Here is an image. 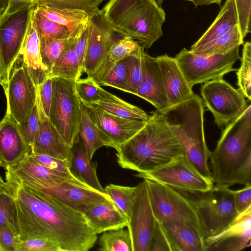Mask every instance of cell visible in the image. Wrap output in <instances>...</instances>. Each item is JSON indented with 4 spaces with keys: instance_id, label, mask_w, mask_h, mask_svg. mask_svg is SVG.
<instances>
[{
    "instance_id": "1",
    "label": "cell",
    "mask_w": 251,
    "mask_h": 251,
    "mask_svg": "<svg viewBox=\"0 0 251 251\" xmlns=\"http://www.w3.org/2000/svg\"><path fill=\"white\" fill-rule=\"evenodd\" d=\"M7 187L15 200L20 240L44 238L61 251H88L97 235L83 213L23 185L5 171Z\"/></svg>"
},
{
    "instance_id": "2",
    "label": "cell",
    "mask_w": 251,
    "mask_h": 251,
    "mask_svg": "<svg viewBox=\"0 0 251 251\" xmlns=\"http://www.w3.org/2000/svg\"><path fill=\"white\" fill-rule=\"evenodd\" d=\"M209 160L216 184H251V104L226 126Z\"/></svg>"
},
{
    "instance_id": "3",
    "label": "cell",
    "mask_w": 251,
    "mask_h": 251,
    "mask_svg": "<svg viewBox=\"0 0 251 251\" xmlns=\"http://www.w3.org/2000/svg\"><path fill=\"white\" fill-rule=\"evenodd\" d=\"M117 162L123 168L144 173L173 158L185 155L163 116L157 111L144 127L117 151Z\"/></svg>"
},
{
    "instance_id": "4",
    "label": "cell",
    "mask_w": 251,
    "mask_h": 251,
    "mask_svg": "<svg viewBox=\"0 0 251 251\" xmlns=\"http://www.w3.org/2000/svg\"><path fill=\"white\" fill-rule=\"evenodd\" d=\"M100 11L115 28L144 49L163 35L166 13L156 0H109Z\"/></svg>"
},
{
    "instance_id": "5",
    "label": "cell",
    "mask_w": 251,
    "mask_h": 251,
    "mask_svg": "<svg viewBox=\"0 0 251 251\" xmlns=\"http://www.w3.org/2000/svg\"><path fill=\"white\" fill-rule=\"evenodd\" d=\"M158 112L163 116L187 157L202 175L213 180L208 163L210 151L205 139L202 99L194 94L185 101Z\"/></svg>"
},
{
    "instance_id": "6",
    "label": "cell",
    "mask_w": 251,
    "mask_h": 251,
    "mask_svg": "<svg viewBox=\"0 0 251 251\" xmlns=\"http://www.w3.org/2000/svg\"><path fill=\"white\" fill-rule=\"evenodd\" d=\"M35 5L34 1L12 0L9 9L0 19V85L4 91L20 55Z\"/></svg>"
},
{
    "instance_id": "7",
    "label": "cell",
    "mask_w": 251,
    "mask_h": 251,
    "mask_svg": "<svg viewBox=\"0 0 251 251\" xmlns=\"http://www.w3.org/2000/svg\"><path fill=\"white\" fill-rule=\"evenodd\" d=\"M145 179L153 214L160 223L168 222L185 225L203 238L198 210L194 201L170 187Z\"/></svg>"
},
{
    "instance_id": "8",
    "label": "cell",
    "mask_w": 251,
    "mask_h": 251,
    "mask_svg": "<svg viewBox=\"0 0 251 251\" xmlns=\"http://www.w3.org/2000/svg\"><path fill=\"white\" fill-rule=\"evenodd\" d=\"M52 94L48 117L65 142L72 148L78 135L80 100L75 81L51 77Z\"/></svg>"
},
{
    "instance_id": "9",
    "label": "cell",
    "mask_w": 251,
    "mask_h": 251,
    "mask_svg": "<svg viewBox=\"0 0 251 251\" xmlns=\"http://www.w3.org/2000/svg\"><path fill=\"white\" fill-rule=\"evenodd\" d=\"M184 194L195 203L204 238L224 231L238 215L228 187L216 184L205 193Z\"/></svg>"
},
{
    "instance_id": "10",
    "label": "cell",
    "mask_w": 251,
    "mask_h": 251,
    "mask_svg": "<svg viewBox=\"0 0 251 251\" xmlns=\"http://www.w3.org/2000/svg\"><path fill=\"white\" fill-rule=\"evenodd\" d=\"M7 171L25 186L44 194L83 213L96 204L112 201L106 193L100 192L77 178L60 181L20 178Z\"/></svg>"
},
{
    "instance_id": "11",
    "label": "cell",
    "mask_w": 251,
    "mask_h": 251,
    "mask_svg": "<svg viewBox=\"0 0 251 251\" xmlns=\"http://www.w3.org/2000/svg\"><path fill=\"white\" fill-rule=\"evenodd\" d=\"M135 176L191 194L205 193L214 183L202 175L185 155L178 156L153 170L138 173Z\"/></svg>"
},
{
    "instance_id": "12",
    "label": "cell",
    "mask_w": 251,
    "mask_h": 251,
    "mask_svg": "<svg viewBox=\"0 0 251 251\" xmlns=\"http://www.w3.org/2000/svg\"><path fill=\"white\" fill-rule=\"evenodd\" d=\"M239 47L225 54L209 56L196 55L183 48L175 58L187 82L193 88L196 84L223 77L230 72L237 71L233 66L240 60Z\"/></svg>"
},
{
    "instance_id": "13",
    "label": "cell",
    "mask_w": 251,
    "mask_h": 251,
    "mask_svg": "<svg viewBox=\"0 0 251 251\" xmlns=\"http://www.w3.org/2000/svg\"><path fill=\"white\" fill-rule=\"evenodd\" d=\"M202 102L219 128L235 120L248 106L245 96L223 77L208 81L201 89Z\"/></svg>"
},
{
    "instance_id": "14",
    "label": "cell",
    "mask_w": 251,
    "mask_h": 251,
    "mask_svg": "<svg viewBox=\"0 0 251 251\" xmlns=\"http://www.w3.org/2000/svg\"><path fill=\"white\" fill-rule=\"evenodd\" d=\"M125 36L104 18L100 10L90 15L84 72L92 77L105 61L111 46Z\"/></svg>"
},
{
    "instance_id": "15",
    "label": "cell",
    "mask_w": 251,
    "mask_h": 251,
    "mask_svg": "<svg viewBox=\"0 0 251 251\" xmlns=\"http://www.w3.org/2000/svg\"><path fill=\"white\" fill-rule=\"evenodd\" d=\"M21 63L20 66L14 65L4 91L7 101L6 114L17 124L31 111L38 97V88L22 61Z\"/></svg>"
},
{
    "instance_id": "16",
    "label": "cell",
    "mask_w": 251,
    "mask_h": 251,
    "mask_svg": "<svg viewBox=\"0 0 251 251\" xmlns=\"http://www.w3.org/2000/svg\"><path fill=\"white\" fill-rule=\"evenodd\" d=\"M156 220L152 209L147 183L138 184V191L131 220L127 226L133 251H149Z\"/></svg>"
},
{
    "instance_id": "17",
    "label": "cell",
    "mask_w": 251,
    "mask_h": 251,
    "mask_svg": "<svg viewBox=\"0 0 251 251\" xmlns=\"http://www.w3.org/2000/svg\"><path fill=\"white\" fill-rule=\"evenodd\" d=\"M83 103L91 120L113 142L116 151L141 129L147 122L119 117L106 112L96 104Z\"/></svg>"
},
{
    "instance_id": "18",
    "label": "cell",
    "mask_w": 251,
    "mask_h": 251,
    "mask_svg": "<svg viewBox=\"0 0 251 251\" xmlns=\"http://www.w3.org/2000/svg\"><path fill=\"white\" fill-rule=\"evenodd\" d=\"M39 112V126L31 151L48 155L68 161L71 163L72 148L65 142L61 135L46 114L41 105L38 92Z\"/></svg>"
},
{
    "instance_id": "19",
    "label": "cell",
    "mask_w": 251,
    "mask_h": 251,
    "mask_svg": "<svg viewBox=\"0 0 251 251\" xmlns=\"http://www.w3.org/2000/svg\"><path fill=\"white\" fill-rule=\"evenodd\" d=\"M136 96L161 111L170 106L156 57L145 52L142 77Z\"/></svg>"
},
{
    "instance_id": "20",
    "label": "cell",
    "mask_w": 251,
    "mask_h": 251,
    "mask_svg": "<svg viewBox=\"0 0 251 251\" xmlns=\"http://www.w3.org/2000/svg\"><path fill=\"white\" fill-rule=\"evenodd\" d=\"M170 105L192 98L194 93L179 67L176 58L165 54L156 57Z\"/></svg>"
},
{
    "instance_id": "21",
    "label": "cell",
    "mask_w": 251,
    "mask_h": 251,
    "mask_svg": "<svg viewBox=\"0 0 251 251\" xmlns=\"http://www.w3.org/2000/svg\"><path fill=\"white\" fill-rule=\"evenodd\" d=\"M31 151L22 136L17 124L5 114L0 122V167L6 170Z\"/></svg>"
},
{
    "instance_id": "22",
    "label": "cell",
    "mask_w": 251,
    "mask_h": 251,
    "mask_svg": "<svg viewBox=\"0 0 251 251\" xmlns=\"http://www.w3.org/2000/svg\"><path fill=\"white\" fill-rule=\"evenodd\" d=\"M21 60L32 77L37 88L50 73L42 61L40 40L31 20L21 52Z\"/></svg>"
},
{
    "instance_id": "23",
    "label": "cell",
    "mask_w": 251,
    "mask_h": 251,
    "mask_svg": "<svg viewBox=\"0 0 251 251\" xmlns=\"http://www.w3.org/2000/svg\"><path fill=\"white\" fill-rule=\"evenodd\" d=\"M90 226L97 234L127 227L128 223L112 201L96 204L84 213Z\"/></svg>"
},
{
    "instance_id": "24",
    "label": "cell",
    "mask_w": 251,
    "mask_h": 251,
    "mask_svg": "<svg viewBox=\"0 0 251 251\" xmlns=\"http://www.w3.org/2000/svg\"><path fill=\"white\" fill-rule=\"evenodd\" d=\"M70 171L77 179L92 188L106 193L97 174L98 162H91L87 156L81 140L78 135L72 148Z\"/></svg>"
},
{
    "instance_id": "25",
    "label": "cell",
    "mask_w": 251,
    "mask_h": 251,
    "mask_svg": "<svg viewBox=\"0 0 251 251\" xmlns=\"http://www.w3.org/2000/svg\"><path fill=\"white\" fill-rule=\"evenodd\" d=\"M37 9L49 19L66 26L70 38H76L87 26L90 15L78 9H58L36 5Z\"/></svg>"
},
{
    "instance_id": "26",
    "label": "cell",
    "mask_w": 251,
    "mask_h": 251,
    "mask_svg": "<svg viewBox=\"0 0 251 251\" xmlns=\"http://www.w3.org/2000/svg\"><path fill=\"white\" fill-rule=\"evenodd\" d=\"M16 177L32 178L45 181H60L75 178L71 173L50 169L36 162L29 153L6 170Z\"/></svg>"
},
{
    "instance_id": "27",
    "label": "cell",
    "mask_w": 251,
    "mask_h": 251,
    "mask_svg": "<svg viewBox=\"0 0 251 251\" xmlns=\"http://www.w3.org/2000/svg\"><path fill=\"white\" fill-rule=\"evenodd\" d=\"M81 120L78 134L88 159L91 161L95 151L102 147H116L113 142L93 122L80 100Z\"/></svg>"
},
{
    "instance_id": "28",
    "label": "cell",
    "mask_w": 251,
    "mask_h": 251,
    "mask_svg": "<svg viewBox=\"0 0 251 251\" xmlns=\"http://www.w3.org/2000/svg\"><path fill=\"white\" fill-rule=\"evenodd\" d=\"M160 223L173 245L174 251H205L204 238L191 228L177 223Z\"/></svg>"
},
{
    "instance_id": "29",
    "label": "cell",
    "mask_w": 251,
    "mask_h": 251,
    "mask_svg": "<svg viewBox=\"0 0 251 251\" xmlns=\"http://www.w3.org/2000/svg\"><path fill=\"white\" fill-rule=\"evenodd\" d=\"M238 25L234 0H226L217 17L202 36L191 47L193 51L231 29Z\"/></svg>"
},
{
    "instance_id": "30",
    "label": "cell",
    "mask_w": 251,
    "mask_h": 251,
    "mask_svg": "<svg viewBox=\"0 0 251 251\" xmlns=\"http://www.w3.org/2000/svg\"><path fill=\"white\" fill-rule=\"evenodd\" d=\"M95 104L106 112L123 118L147 121L150 117L140 108L122 100L102 88L101 98Z\"/></svg>"
},
{
    "instance_id": "31",
    "label": "cell",
    "mask_w": 251,
    "mask_h": 251,
    "mask_svg": "<svg viewBox=\"0 0 251 251\" xmlns=\"http://www.w3.org/2000/svg\"><path fill=\"white\" fill-rule=\"evenodd\" d=\"M138 43L127 36H125L111 46L105 61L100 66L93 77L98 84L108 75L117 63L122 60L137 49Z\"/></svg>"
},
{
    "instance_id": "32",
    "label": "cell",
    "mask_w": 251,
    "mask_h": 251,
    "mask_svg": "<svg viewBox=\"0 0 251 251\" xmlns=\"http://www.w3.org/2000/svg\"><path fill=\"white\" fill-rule=\"evenodd\" d=\"M75 39L68 45L56 59L51 68L50 76L75 81L80 78L82 72L75 49Z\"/></svg>"
},
{
    "instance_id": "33",
    "label": "cell",
    "mask_w": 251,
    "mask_h": 251,
    "mask_svg": "<svg viewBox=\"0 0 251 251\" xmlns=\"http://www.w3.org/2000/svg\"><path fill=\"white\" fill-rule=\"evenodd\" d=\"M244 44L238 25L225 33L200 47L192 53L203 56L227 53L237 46Z\"/></svg>"
},
{
    "instance_id": "34",
    "label": "cell",
    "mask_w": 251,
    "mask_h": 251,
    "mask_svg": "<svg viewBox=\"0 0 251 251\" xmlns=\"http://www.w3.org/2000/svg\"><path fill=\"white\" fill-rule=\"evenodd\" d=\"M104 190L129 224L138 193V184L130 187L110 184Z\"/></svg>"
},
{
    "instance_id": "35",
    "label": "cell",
    "mask_w": 251,
    "mask_h": 251,
    "mask_svg": "<svg viewBox=\"0 0 251 251\" xmlns=\"http://www.w3.org/2000/svg\"><path fill=\"white\" fill-rule=\"evenodd\" d=\"M31 20L39 38L46 37L57 39L70 38L68 28L44 16L37 9L32 10Z\"/></svg>"
},
{
    "instance_id": "36",
    "label": "cell",
    "mask_w": 251,
    "mask_h": 251,
    "mask_svg": "<svg viewBox=\"0 0 251 251\" xmlns=\"http://www.w3.org/2000/svg\"><path fill=\"white\" fill-rule=\"evenodd\" d=\"M99 251H133L128 229L122 228L104 232L99 240Z\"/></svg>"
},
{
    "instance_id": "37",
    "label": "cell",
    "mask_w": 251,
    "mask_h": 251,
    "mask_svg": "<svg viewBox=\"0 0 251 251\" xmlns=\"http://www.w3.org/2000/svg\"><path fill=\"white\" fill-rule=\"evenodd\" d=\"M0 226L9 227L19 235L16 201L7 185H0Z\"/></svg>"
},
{
    "instance_id": "38",
    "label": "cell",
    "mask_w": 251,
    "mask_h": 251,
    "mask_svg": "<svg viewBox=\"0 0 251 251\" xmlns=\"http://www.w3.org/2000/svg\"><path fill=\"white\" fill-rule=\"evenodd\" d=\"M144 49L139 45L136 49L124 59L127 71L130 93L135 95L142 77Z\"/></svg>"
},
{
    "instance_id": "39",
    "label": "cell",
    "mask_w": 251,
    "mask_h": 251,
    "mask_svg": "<svg viewBox=\"0 0 251 251\" xmlns=\"http://www.w3.org/2000/svg\"><path fill=\"white\" fill-rule=\"evenodd\" d=\"M74 39H57L46 37L39 38L42 61L50 74L56 59Z\"/></svg>"
},
{
    "instance_id": "40",
    "label": "cell",
    "mask_w": 251,
    "mask_h": 251,
    "mask_svg": "<svg viewBox=\"0 0 251 251\" xmlns=\"http://www.w3.org/2000/svg\"><path fill=\"white\" fill-rule=\"evenodd\" d=\"M241 66L236 73L239 90L245 98L251 100V43L246 42L243 45Z\"/></svg>"
},
{
    "instance_id": "41",
    "label": "cell",
    "mask_w": 251,
    "mask_h": 251,
    "mask_svg": "<svg viewBox=\"0 0 251 251\" xmlns=\"http://www.w3.org/2000/svg\"><path fill=\"white\" fill-rule=\"evenodd\" d=\"M104 0H35L36 5H43L58 9H72L83 10L90 15L99 9Z\"/></svg>"
},
{
    "instance_id": "42",
    "label": "cell",
    "mask_w": 251,
    "mask_h": 251,
    "mask_svg": "<svg viewBox=\"0 0 251 251\" xmlns=\"http://www.w3.org/2000/svg\"><path fill=\"white\" fill-rule=\"evenodd\" d=\"M251 228L241 233L222 239L208 246L206 251H240L251 245Z\"/></svg>"
},
{
    "instance_id": "43",
    "label": "cell",
    "mask_w": 251,
    "mask_h": 251,
    "mask_svg": "<svg viewBox=\"0 0 251 251\" xmlns=\"http://www.w3.org/2000/svg\"><path fill=\"white\" fill-rule=\"evenodd\" d=\"M99 85L110 86L130 93L127 71L124 59L117 63Z\"/></svg>"
},
{
    "instance_id": "44",
    "label": "cell",
    "mask_w": 251,
    "mask_h": 251,
    "mask_svg": "<svg viewBox=\"0 0 251 251\" xmlns=\"http://www.w3.org/2000/svg\"><path fill=\"white\" fill-rule=\"evenodd\" d=\"M75 89L80 100L84 103H95L101 98L100 86L91 77L78 79Z\"/></svg>"
},
{
    "instance_id": "45",
    "label": "cell",
    "mask_w": 251,
    "mask_h": 251,
    "mask_svg": "<svg viewBox=\"0 0 251 251\" xmlns=\"http://www.w3.org/2000/svg\"><path fill=\"white\" fill-rule=\"evenodd\" d=\"M39 112L37 102L29 114L19 124V130L26 144L31 148L39 126Z\"/></svg>"
},
{
    "instance_id": "46",
    "label": "cell",
    "mask_w": 251,
    "mask_h": 251,
    "mask_svg": "<svg viewBox=\"0 0 251 251\" xmlns=\"http://www.w3.org/2000/svg\"><path fill=\"white\" fill-rule=\"evenodd\" d=\"M243 39L251 32V0H234Z\"/></svg>"
},
{
    "instance_id": "47",
    "label": "cell",
    "mask_w": 251,
    "mask_h": 251,
    "mask_svg": "<svg viewBox=\"0 0 251 251\" xmlns=\"http://www.w3.org/2000/svg\"><path fill=\"white\" fill-rule=\"evenodd\" d=\"M16 251H61L55 243L44 238L20 240Z\"/></svg>"
},
{
    "instance_id": "48",
    "label": "cell",
    "mask_w": 251,
    "mask_h": 251,
    "mask_svg": "<svg viewBox=\"0 0 251 251\" xmlns=\"http://www.w3.org/2000/svg\"><path fill=\"white\" fill-rule=\"evenodd\" d=\"M174 251V247L161 224L156 221L149 251Z\"/></svg>"
},
{
    "instance_id": "49",
    "label": "cell",
    "mask_w": 251,
    "mask_h": 251,
    "mask_svg": "<svg viewBox=\"0 0 251 251\" xmlns=\"http://www.w3.org/2000/svg\"><path fill=\"white\" fill-rule=\"evenodd\" d=\"M29 155L36 162L47 168L59 172L71 173V163L67 161L31 151Z\"/></svg>"
},
{
    "instance_id": "50",
    "label": "cell",
    "mask_w": 251,
    "mask_h": 251,
    "mask_svg": "<svg viewBox=\"0 0 251 251\" xmlns=\"http://www.w3.org/2000/svg\"><path fill=\"white\" fill-rule=\"evenodd\" d=\"M20 241L18 234L6 226H0V251H16Z\"/></svg>"
},
{
    "instance_id": "51",
    "label": "cell",
    "mask_w": 251,
    "mask_h": 251,
    "mask_svg": "<svg viewBox=\"0 0 251 251\" xmlns=\"http://www.w3.org/2000/svg\"><path fill=\"white\" fill-rule=\"evenodd\" d=\"M235 208L238 214L251 206V184H247L240 190L230 189Z\"/></svg>"
},
{
    "instance_id": "52",
    "label": "cell",
    "mask_w": 251,
    "mask_h": 251,
    "mask_svg": "<svg viewBox=\"0 0 251 251\" xmlns=\"http://www.w3.org/2000/svg\"><path fill=\"white\" fill-rule=\"evenodd\" d=\"M38 92L42 107L45 113L48 116L52 94V79L51 77H48L39 86Z\"/></svg>"
},
{
    "instance_id": "53",
    "label": "cell",
    "mask_w": 251,
    "mask_h": 251,
    "mask_svg": "<svg viewBox=\"0 0 251 251\" xmlns=\"http://www.w3.org/2000/svg\"><path fill=\"white\" fill-rule=\"evenodd\" d=\"M88 26L75 39V49L82 73L87 47Z\"/></svg>"
},
{
    "instance_id": "54",
    "label": "cell",
    "mask_w": 251,
    "mask_h": 251,
    "mask_svg": "<svg viewBox=\"0 0 251 251\" xmlns=\"http://www.w3.org/2000/svg\"><path fill=\"white\" fill-rule=\"evenodd\" d=\"M192 2L195 7L202 5H209L211 4L221 5L222 0H184Z\"/></svg>"
},
{
    "instance_id": "55",
    "label": "cell",
    "mask_w": 251,
    "mask_h": 251,
    "mask_svg": "<svg viewBox=\"0 0 251 251\" xmlns=\"http://www.w3.org/2000/svg\"><path fill=\"white\" fill-rule=\"evenodd\" d=\"M11 1L12 0H0V19L9 9Z\"/></svg>"
},
{
    "instance_id": "56",
    "label": "cell",
    "mask_w": 251,
    "mask_h": 251,
    "mask_svg": "<svg viewBox=\"0 0 251 251\" xmlns=\"http://www.w3.org/2000/svg\"><path fill=\"white\" fill-rule=\"evenodd\" d=\"M0 185H2V186H6V183L5 181H4L3 180V179L0 176Z\"/></svg>"
},
{
    "instance_id": "57",
    "label": "cell",
    "mask_w": 251,
    "mask_h": 251,
    "mask_svg": "<svg viewBox=\"0 0 251 251\" xmlns=\"http://www.w3.org/2000/svg\"><path fill=\"white\" fill-rule=\"evenodd\" d=\"M164 0H156V1L159 5H161Z\"/></svg>"
},
{
    "instance_id": "58",
    "label": "cell",
    "mask_w": 251,
    "mask_h": 251,
    "mask_svg": "<svg viewBox=\"0 0 251 251\" xmlns=\"http://www.w3.org/2000/svg\"><path fill=\"white\" fill-rule=\"evenodd\" d=\"M18 1H34L35 2V0H15Z\"/></svg>"
},
{
    "instance_id": "59",
    "label": "cell",
    "mask_w": 251,
    "mask_h": 251,
    "mask_svg": "<svg viewBox=\"0 0 251 251\" xmlns=\"http://www.w3.org/2000/svg\"><path fill=\"white\" fill-rule=\"evenodd\" d=\"M1 82V77H0V84Z\"/></svg>"
}]
</instances>
